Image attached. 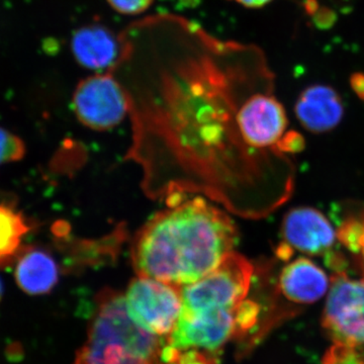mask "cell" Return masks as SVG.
Returning a JSON list of instances; mask_svg holds the SVG:
<instances>
[{"instance_id":"cell-11","label":"cell","mask_w":364,"mask_h":364,"mask_svg":"<svg viewBox=\"0 0 364 364\" xmlns=\"http://www.w3.org/2000/svg\"><path fill=\"white\" fill-rule=\"evenodd\" d=\"M294 112L306 130L322 134L338 126L343 117L344 105L339 93L331 86L314 85L301 91Z\"/></svg>"},{"instance_id":"cell-25","label":"cell","mask_w":364,"mask_h":364,"mask_svg":"<svg viewBox=\"0 0 364 364\" xmlns=\"http://www.w3.org/2000/svg\"><path fill=\"white\" fill-rule=\"evenodd\" d=\"M237 4H241L242 6L247 7V9H260L267 6L272 0H233Z\"/></svg>"},{"instance_id":"cell-6","label":"cell","mask_w":364,"mask_h":364,"mask_svg":"<svg viewBox=\"0 0 364 364\" xmlns=\"http://www.w3.org/2000/svg\"><path fill=\"white\" fill-rule=\"evenodd\" d=\"M323 325L335 344L364 345V279L335 273L326 301Z\"/></svg>"},{"instance_id":"cell-7","label":"cell","mask_w":364,"mask_h":364,"mask_svg":"<svg viewBox=\"0 0 364 364\" xmlns=\"http://www.w3.org/2000/svg\"><path fill=\"white\" fill-rule=\"evenodd\" d=\"M236 311H182L173 331L164 341L177 349H189L219 356L230 340L237 337Z\"/></svg>"},{"instance_id":"cell-15","label":"cell","mask_w":364,"mask_h":364,"mask_svg":"<svg viewBox=\"0 0 364 364\" xmlns=\"http://www.w3.org/2000/svg\"><path fill=\"white\" fill-rule=\"evenodd\" d=\"M336 235L337 239L345 248L354 254L360 253L364 235V219L350 218L345 220L340 225Z\"/></svg>"},{"instance_id":"cell-9","label":"cell","mask_w":364,"mask_h":364,"mask_svg":"<svg viewBox=\"0 0 364 364\" xmlns=\"http://www.w3.org/2000/svg\"><path fill=\"white\" fill-rule=\"evenodd\" d=\"M284 242L309 255H325L337 239L331 223L320 210L310 207L294 208L282 223Z\"/></svg>"},{"instance_id":"cell-10","label":"cell","mask_w":364,"mask_h":364,"mask_svg":"<svg viewBox=\"0 0 364 364\" xmlns=\"http://www.w3.org/2000/svg\"><path fill=\"white\" fill-rule=\"evenodd\" d=\"M121 35L107 26H85L73 33L71 49L76 61L90 70L112 71L122 56Z\"/></svg>"},{"instance_id":"cell-22","label":"cell","mask_w":364,"mask_h":364,"mask_svg":"<svg viewBox=\"0 0 364 364\" xmlns=\"http://www.w3.org/2000/svg\"><path fill=\"white\" fill-rule=\"evenodd\" d=\"M324 256L326 267L331 268L335 273L345 272L347 261L343 254L338 251L330 250Z\"/></svg>"},{"instance_id":"cell-13","label":"cell","mask_w":364,"mask_h":364,"mask_svg":"<svg viewBox=\"0 0 364 364\" xmlns=\"http://www.w3.org/2000/svg\"><path fill=\"white\" fill-rule=\"evenodd\" d=\"M14 277L21 291L32 296H41L50 293L56 287L59 267L47 251L23 247L16 256Z\"/></svg>"},{"instance_id":"cell-28","label":"cell","mask_w":364,"mask_h":364,"mask_svg":"<svg viewBox=\"0 0 364 364\" xmlns=\"http://www.w3.org/2000/svg\"><path fill=\"white\" fill-rule=\"evenodd\" d=\"M361 255H363V260H364V235L363 238V243H361V251H360Z\"/></svg>"},{"instance_id":"cell-19","label":"cell","mask_w":364,"mask_h":364,"mask_svg":"<svg viewBox=\"0 0 364 364\" xmlns=\"http://www.w3.org/2000/svg\"><path fill=\"white\" fill-rule=\"evenodd\" d=\"M107 2L117 13L136 16L147 11L154 0H107Z\"/></svg>"},{"instance_id":"cell-23","label":"cell","mask_w":364,"mask_h":364,"mask_svg":"<svg viewBox=\"0 0 364 364\" xmlns=\"http://www.w3.org/2000/svg\"><path fill=\"white\" fill-rule=\"evenodd\" d=\"M350 86L353 92L364 102V73L355 72L350 76Z\"/></svg>"},{"instance_id":"cell-21","label":"cell","mask_w":364,"mask_h":364,"mask_svg":"<svg viewBox=\"0 0 364 364\" xmlns=\"http://www.w3.org/2000/svg\"><path fill=\"white\" fill-rule=\"evenodd\" d=\"M314 23L320 30H328L336 23L337 14L329 7H320L312 16Z\"/></svg>"},{"instance_id":"cell-8","label":"cell","mask_w":364,"mask_h":364,"mask_svg":"<svg viewBox=\"0 0 364 364\" xmlns=\"http://www.w3.org/2000/svg\"><path fill=\"white\" fill-rule=\"evenodd\" d=\"M244 145L254 150L277 147L286 133L287 112L284 105L270 93L269 87L253 91L237 114Z\"/></svg>"},{"instance_id":"cell-5","label":"cell","mask_w":364,"mask_h":364,"mask_svg":"<svg viewBox=\"0 0 364 364\" xmlns=\"http://www.w3.org/2000/svg\"><path fill=\"white\" fill-rule=\"evenodd\" d=\"M72 105L80 123L97 131L114 128L130 112L126 91L112 71L81 80Z\"/></svg>"},{"instance_id":"cell-26","label":"cell","mask_w":364,"mask_h":364,"mask_svg":"<svg viewBox=\"0 0 364 364\" xmlns=\"http://www.w3.org/2000/svg\"><path fill=\"white\" fill-rule=\"evenodd\" d=\"M320 7L318 0H305L304 1V9H305L306 14H309L310 16H313L314 14L317 13Z\"/></svg>"},{"instance_id":"cell-14","label":"cell","mask_w":364,"mask_h":364,"mask_svg":"<svg viewBox=\"0 0 364 364\" xmlns=\"http://www.w3.org/2000/svg\"><path fill=\"white\" fill-rule=\"evenodd\" d=\"M23 215L11 205L0 203V267L16 259L23 237L30 231Z\"/></svg>"},{"instance_id":"cell-2","label":"cell","mask_w":364,"mask_h":364,"mask_svg":"<svg viewBox=\"0 0 364 364\" xmlns=\"http://www.w3.org/2000/svg\"><path fill=\"white\" fill-rule=\"evenodd\" d=\"M163 340L131 317L124 294L105 289L74 364H160Z\"/></svg>"},{"instance_id":"cell-3","label":"cell","mask_w":364,"mask_h":364,"mask_svg":"<svg viewBox=\"0 0 364 364\" xmlns=\"http://www.w3.org/2000/svg\"><path fill=\"white\" fill-rule=\"evenodd\" d=\"M252 275V264L232 252L202 279L181 287L182 311H236L247 299Z\"/></svg>"},{"instance_id":"cell-24","label":"cell","mask_w":364,"mask_h":364,"mask_svg":"<svg viewBox=\"0 0 364 364\" xmlns=\"http://www.w3.org/2000/svg\"><path fill=\"white\" fill-rule=\"evenodd\" d=\"M294 254V248L287 242H282L277 248V255L279 259L287 261L291 259Z\"/></svg>"},{"instance_id":"cell-18","label":"cell","mask_w":364,"mask_h":364,"mask_svg":"<svg viewBox=\"0 0 364 364\" xmlns=\"http://www.w3.org/2000/svg\"><path fill=\"white\" fill-rule=\"evenodd\" d=\"M323 364H364V355L355 347L335 344L326 353Z\"/></svg>"},{"instance_id":"cell-20","label":"cell","mask_w":364,"mask_h":364,"mask_svg":"<svg viewBox=\"0 0 364 364\" xmlns=\"http://www.w3.org/2000/svg\"><path fill=\"white\" fill-rule=\"evenodd\" d=\"M306 147V141L303 135L296 131H289L284 134L277 144L275 149L287 154H296Z\"/></svg>"},{"instance_id":"cell-27","label":"cell","mask_w":364,"mask_h":364,"mask_svg":"<svg viewBox=\"0 0 364 364\" xmlns=\"http://www.w3.org/2000/svg\"><path fill=\"white\" fill-rule=\"evenodd\" d=\"M2 296H4V284H2L1 279H0V301H1Z\"/></svg>"},{"instance_id":"cell-16","label":"cell","mask_w":364,"mask_h":364,"mask_svg":"<svg viewBox=\"0 0 364 364\" xmlns=\"http://www.w3.org/2000/svg\"><path fill=\"white\" fill-rule=\"evenodd\" d=\"M26 146L20 136L0 127V165L23 159Z\"/></svg>"},{"instance_id":"cell-4","label":"cell","mask_w":364,"mask_h":364,"mask_svg":"<svg viewBox=\"0 0 364 364\" xmlns=\"http://www.w3.org/2000/svg\"><path fill=\"white\" fill-rule=\"evenodd\" d=\"M124 299L131 317L161 338L171 334L181 317V287L138 275L129 284Z\"/></svg>"},{"instance_id":"cell-1","label":"cell","mask_w":364,"mask_h":364,"mask_svg":"<svg viewBox=\"0 0 364 364\" xmlns=\"http://www.w3.org/2000/svg\"><path fill=\"white\" fill-rule=\"evenodd\" d=\"M237 229L229 215L202 198L157 213L134 238L139 277L177 287L195 284L234 252Z\"/></svg>"},{"instance_id":"cell-17","label":"cell","mask_w":364,"mask_h":364,"mask_svg":"<svg viewBox=\"0 0 364 364\" xmlns=\"http://www.w3.org/2000/svg\"><path fill=\"white\" fill-rule=\"evenodd\" d=\"M260 306L252 299H245L237 308L235 314L237 337H243L257 325L259 321Z\"/></svg>"},{"instance_id":"cell-12","label":"cell","mask_w":364,"mask_h":364,"mask_svg":"<svg viewBox=\"0 0 364 364\" xmlns=\"http://www.w3.org/2000/svg\"><path fill=\"white\" fill-rule=\"evenodd\" d=\"M279 287L284 298L296 304H312L327 293L329 279L312 260L299 257L282 269Z\"/></svg>"}]
</instances>
